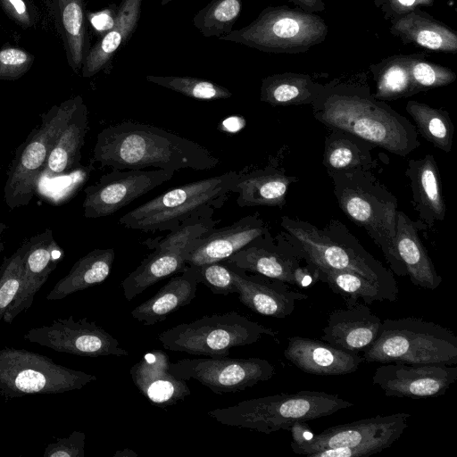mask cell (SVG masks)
<instances>
[{"label": "cell", "mask_w": 457, "mask_h": 457, "mask_svg": "<svg viewBox=\"0 0 457 457\" xmlns=\"http://www.w3.org/2000/svg\"><path fill=\"white\" fill-rule=\"evenodd\" d=\"M410 72L417 94L450 85L457 79L453 71L427 61L423 54H412Z\"/></svg>", "instance_id": "40"}, {"label": "cell", "mask_w": 457, "mask_h": 457, "mask_svg": "<svg viewBox=\"0 0 457 457\" xmlns=\"http://www.w3.org/2000/svg\"><path fill=\"white\" fill-rule=\"evenodd\" d=\"M333 192L341 211L357 226L363 228L381 249L390 270L407 276L395 245L396 197L367 170L331 172Z\"/></svg>", "instance_id": "4"}, {"label": "cell", "mask_w": 457, "mask_h": 457, "mask_svg": "<svg viewBox=\"0 0 457 457\" xmlns=\"http://www.w3.org/2000/svg\"><path fill=\"white\" fill-rule=\"evenodd\" d=\"M383 320L365 303L328 313L321 340L351 353L364 352L379 336Z\"/></svg>", "instance_id": "21"}, {"label": "cell", "mask_w": 457, "mask_h": 457, "mask_svg": "<svg viewBox=\"0 0 457 457\" xmlns=\"http://www.w3.org/2000/svg\"><path fill=\"white\" fill-rule=\"evenodd\" d=\"M428 229L420 220H412L402 211L396 212L395 245L397 255L411 282L435 290L443 281L425 248L419 232Z\"/></svg>", "instance_id": "24"}, {"label": "cell", "mask_w": 457, "mask_h": 457, "mask_svg": "<svg viewBox=\"0 0 457 457\" xmlns=\"http://www.w3.org/2000/svg\"><path fill=\"white\" fill-rule=\"evenodd\" d=\"M376 146L352 133L341 129H330L324 141L322 164L327 173L372 170L378 166L374 156Z\"/></svg>", "instance_id": "31"}, {"label": "cell", "mask_w": 457, "mask_h": 457, "mask_svg": "<svg viewBox=\"0 0 457 457\" xmlns=\"http://www.w3.org/2000/svg\"><path fill=\"white\" fill-rule=\"evenodd\" d=\"M284 356L302 371L320 376L350 374L364 361L358 353L337 348L323 340L300 336L288 338Z\"/></svg>", "instance_id": "22"}, {"label": "cell", "mask_w": 457, "mask_h": 457, "mask_svg": "<svg viewBox=\"0 0 457 457\" xmlns=\"http://www.w3.org/2000/svg\"><path fill=\"white\" fill-rule=\"evenodd\" d=\"M323 86L307 74L277 73L262 79L260 99L272 106L312 104Z\"/></svg>", "instance_id": "34"}, {"label": "cell", "mask_w": 457, "mask_h": 457, "mask_svg": "<svg viewBox=\"0 0 457 457\" xmlns=\"http://www.w3.org/2000/svg\"><path fill=\"white\" fill-rule=\"evenodd\" d=\"M436 0H373L385 19H394L411 11L421 9L422 6H433Z\"/></svg>", "instance_id": "46"}, {"label": "cell", "mask_w": 457, "mask_h": 457, "mask_svg": "<svg viewBox=\"0 0 457 457\" xmlns=\"http://www.w3.org/2000/svg\"><path fill=\"white\" fill-rule=\"evenodd\" d=\"M457 378V367L444 364L382 363L372 382L386 396L422 399L445 394Z\"/></svg>", "instance_id": "16"}, {"label": "cell", "mask_w": 457, "mask_h": 457, "mask_svg": "<svg viewBox=\"0 0 457 457\" xmlns=\"http://www.w3.org/2000/svg\"><path fill=\"white\" fill-rule=\"evenodd\" d=\"M170 362L164 352L154 350L146 353L129 370L139 392L151 403L161 407L176 404L191 394L186 380L170 372Z\"/></svg>", "instance_id": "23"}, {"label": "cell", "mask_w": 457, "mask_h": 457, "mask_svg": "<svg viewBox=\"0 0 457 457\" xmlns=\"http://www.w3.org/2000/svg\"><path fill=\"white\" fill-rule=\"evenodd\" d=\"M23 338L60 353L82 357L127 356L119 341L95 321L78 320L73 315L57 319L50 326L33 328Z\"/></svg>", "instance_id": "15"}, {"label": "cell", "mask_w": 457, "mask_h": 457, "mask_svg": "<svg viewBox=\"0 0 457 457\" xmlns=\"http://www.w3.org/2000/svg\"><path fill=\"white\" fill-rule=\"evenodd\" d=\"M238 177L230 170L172 187L122 215L119 223L146 233L169 232L195 215L220 209Z\"/></svg>", "instance_id": "6"}, {"label": "cell", "mask_w": 457, "mask_h": 457, "mask_svg": "<svg viewBox=\"0 0 457 457\" xmlns=\"http://www.w3.org/2000/svg\"><path fill=\"white\" fill-rule=\"evenodd\" d=\"M316 270L318 281L327 284L335 294L342 296L346 307L356 304L359 300H362L365 304H371L374 302H395L397 299V296L359 274L326 269Z\"/></svg>", "instance_id": "36"}, {"label": "cell", "mask_w": 457, "mask_h": 457, "mask_svg": "<svg viewBox=\"0 0 457 457\" xmlns=\"http://www.w3.org/2000/svg\"><path fill=\"white\" fill-rule=\"evenodd\" d=\"M87 19L90 21L95 29L99 32H107L114 23V17L112 16V12H110L109 9L87 13Z\"/></svg>", "instance_id": "47"}, {"label": "cell", "mask_w": 457, "mask_h": 457, "mask_svg": "<svg viewBox=\"0 0 457 457\" xmlns=\"http://www.w3.org/2000/svg\"><path fill=\"white\" fill-rule=\"evenodd\" d=\"M405 110L413 119L417 132L423 138L446 154L451 152L454 126L446 110L416 100L408 101Z\"/></svg>", "instance_id": "37"}, {"label": "cell", "mask_w": 457, "mask_h": 457, "mask_svg": "<svg viewBox=\"0 0 457 457\" xmlns=\"http://www.w3.org/2000/svg\"><path fill=\"white\" fill-rule=\"evenodd\" d=\"M146 80L198 100L229 98L232 93L226 87L203 79L188 76H146Z\"/></svg>", "instance_id": "39"}, {"label": "cell", "mask_w": 457, "mask_h": 457, "mask_svg": "<svg viewBox=\"0 0 457 457\" xmlns=\"http://www.w3.org/2000/svg\"><path fill=\"white\" fill-rule=\"evenodd\" d=\"M196 268L198 280L213 294L227 295L237 293L231 269L225 262L206 263Z\"/></svg>", "instance_id": "42"}, {"label": "cell", "mask_w": 457, "mask_h": 457, "mask_svg": "<svg viewBox=\"0 0 457 457\" xmlns=\"http://www.w3.org/2000/svg\"><path fill=\"white\" fill-rule=\"evenodd\" d=\"M88 128L87 108L81 98L55 140L42 174L50 178L80 168L81 148Z\"/></svg>", "instance_id": "32"}, {"label": "cell", "mask_w": 457, "mask_h": 457, "mask_svg": "<svg viewBox=\"0 0 457 457\" xmlns=\"http://www.w3.org/2000/svg\"><path fill=\"white\" fill-rule=\"evenodd\" d=\"M328 27L320 16L288 6H269L249 25L219 37L259 51L299 54L322 43Z\"/></svg>", "instance_id": "8"}, {"label": "cell", "mask_w": 457, "mask_h": 457, "mask_svg": "<svg viewBox=\"0 0 457 457\" xmlns=\"http://www.w3.org/2000/svg\"><path fill=\"white\" fill-rule=\"evenodd\" d=\"M294 3L299 9L315 13L325 10V3L323 0H288Z\"/></svg>", "instance_id": "48"}, {"label": "cell", "mask_w": 457, "mask_h": 457, "mask_svg": "<svg viewBox=\"0 0 457 457\" xmlns=\"http://www.w3.org/2000/svg\"><path fill=\"white\" fill-rule=\"evenodd\" d=\"M224 262L247 272L297 286V272L303 261L280 233L272 237L267 230Z\"/></svg>", "instance_id": "17"}, {"label": "cell", "mask_w": 457, "mask_h": 457, "mask_svg": "<svg viewBox=\"0 0 457 457\" xmlns=\"http://www.w3.org/2000/svg\"><path fill=\"white\" fill-rule=\"evenodd\" d=\"M171 1H173V0H161V5L163 6V5L167 4L168 3L171 2Z\"/></svg>", "instance_id": "51"}, {"label": "cell", "mask_w": 457, "mask_h": 457, "mask_svg": "<svg viewBox=\"0 0 457 457\" xmlns=\"http://www.w3.org/2000/svg\"><path fill=\"white\" fill-rule=\"evenodd\" d=\"M174 170H113L85 188L84 216L96 219L115 213L135 199L170 180Z\"/></svg>", "instance_id": "14"}, {"label": "cell", "mask_w": 457, "mask_h": 457, "mask_svg": "<svg viewBox=\"0 0 457 457\" xmlns=\"http://www.w3.org/2000/svg\"><path fill=\"white\" fill-rule=\"evenodd\" d=\"M93 162L113 170H208L220 160L204 146L154 125L123 121L101 130Z\"/></svg>", "instance_id": "2"}, {"label": "cell", "mask_w": 457, "mask_h": 457, "mask_svg": "<svg viewBox=\"0 0 457 457\" xmlns=\"http://www.w3.org/2000/svg\"><path fill=\"white\" fill-rule=\"evenodd\" d=\"M405 175L410 179L412 205L419 213V220L428 228L436 221L444 220L446 206L437 162L431 154L420 159L409 160Z\"/></svg>", "instance_id": "25"}, {"label": "cell", "mask_w": 457, "mask_h": 457, "mask_svg": "<svg viewBox=\"0 0 457 457\" xmlns=\"http://www.w3.org/2000/svg\"><path fill=\"white\" fill-rule=\"evenodd\" d=\"M81 98L76 96L52 106L42 115L40 125L16 149L4 188L5 204L11 210L31 201L50 151Z\"/></svg>", "instance_id": "11"}, {"label": "cell", "mask_w": 457, "mask_h": 457, "mask_svg": "<svg viewBox=\"0 0 457 457\" xmlns=\"http://www.w3.org/2000/svg\"><path fill=\"white\" fill-rule=\"evenodd\" d=\"M7 226L4 222H0V254L3 252L4 245L3 242V234L6 229Z\"/></svg>", "instance_id": "50"}, {"label": "cell", "mask_w": 457, "mask_h": 457, "mask_svg": "<svg viewBox=\"0 0 457 457\" xmlns=\"http://www.w3.org/2000/svg\"><path fill=\"white\" fill-rule=\"evenodd\" d=\"M241 9L242 0H212L196 12L193 23L203 36L219 38L233 30Z\"/></svg>", "instance_id": "38"}, {"label": "cell", "mask_w": 457, "mask_h": 457, "mask_svg": "<svg viewBox=\"0 0 457 457\" xmlns=\"http://www.w3.org/2000/svg\"><path fill=\"white\" fill-rule=\"evenodd\" d=\"M23 276L21 288L9 305L4 320L11 323L21 312L28 310L34 296L63 258V250L49 228L33 236L22 245Z\"/></svg>", "instance_id": "18"}, {"label": "cell", "mask_w": 457, "mask_h": 457, "mask_svg": "<svg viewBox=\"0 0 457 457\" xmlns=\"http://www.w3.org/2000/svg\"><path fill=\"white\" fill-rule=\"evenodd\" d=\"M297 177L287 175L284 169L266 167L239 173L233 193L238 194L240 207L270 206L282 208L291 184Z\"/></svg>", "instance_id": "29"}, {"label": "cell", "mask_w": 457, "mask_h": 457, "mask_svg": "<svg viewBox=\"0 0 457 457\" xmlns=\"http://www.w3.org/2000/svg\"><path fill=\"white\" fill-rule=\"evenodd\" d=\"M280 226V234L305 263L316 269L359 274L398 296L394 273L370 253L339 220H330L319 228L308 221L282 216Z\"/></svg>", "instance_id": "3"}, {"label": "cell", "mask_w": 457, "mask_h": 457, "mask_svg": "<svg viewBox=\"0 0 457 457\" xmlns=\"http://www.w3.org/2000/svg\"><path fill=\"white\" fill-rule=\"evenodd\" d=\"M412 54H395L371 64L370 70L376 83L373 96L381 101H394L416 95L410 64Z\"/></svg>", "instance_id": "35"}, {"label": "cell", "mask_w": 457, "mask_h": 457, "mask_svg": "<svg viewBox=\"0 0 457 457\" xmlns=\"http://www.w3.org/2000/svg\"><path fill=\"white\" fill-rule=\"evenodd\" d=\"M47 5L62 37L68 64L78 73L90 49L86 0H48Z\"/></svg>", "instance_id": "28"}, {"label": "cell", "mask_w": 457, "mask_h": 457, "mask_svg": "<svg viewBox=\"0 0 457 457\" xmlns=\"http://www.w3.org/2000/svg\"><path fill=\"white\" fill-rule=\"evenodd\" d=\"M4 12L18 26L24 29L36 25L37 9L30 0H0Z\"/></svg>", "instance_id": "44"}, {"label": "cell", "mask_w": 457, "mask_h": 457, "mask_svg": "<svg viewBox=\"0 0 457 457\" xmlns=\"http://www.w3.org/2000/svg\"><path fill=\"white\" fill-rule=\"evenodd\" d=\"M35 56L27 50L5 45L0 48V79L16 80L31 68Z\"/></svg>", "instance_id": "43"}, {"label": "cell", "mask_w": 457, "mask_h": 457, "mask_svg": "<svg viewBox=\"0 0 457 457\" xmlns=\"http://www.w3.org/2000/svg\"><path fill=\"white\" fill-rule=\"evenodd\" d=\"M362 357L368 363L455 365L457 337L451 329L420 318L386 319Z\"/></svg>", "instance_id": "7"}, {"label": "cell", "mask_w": 457, "mask_h": 457, "mask_svg": "<svg viewBox=\"0 0 457 457\" xmlns=\"http://www.w3.org/2000/svg\"><path fill=\"white\" fill-rule=\"evenodd\" d=\"M267 230L268 227L257 213L245 216L228 226L215 227L196 240L187 254V265L224 261Z\"/></svg>", "instance_id": "20"}, {"label": "cell", "mask_w": 457, "mask_h": 457, "mask_svg": "<svg viewBox=\"0 0 457 457\" xmlns=\"http://www.w3.org/2000/svg\"><path fill=\"white\" fill-rule=\"evenodd\" d=\"M410 418L406 412L376 415L329 427L308 440L291 442L290 446L308 457H368L398 440Z\"/></svg>", "instance_id": "10"}, {"label": "cell", "mask_w": 457, "mask_h": 457, "mask_svg": "<svg viewBox=\"0 0 457 457\" xmlns=\"http://www.w3.org/2000/svg\"><path fill=\"white\" fill-rule=\"evenodd\" d=\"M169 368L177 378L195 379L217 395L245 390L270 379L275 374L273 364L258 357L185 358L170 362Z\"/></svg>", "instance_id": "13"}, {"label": "cell", "mask_w": 457, "mask_h": 457, "mask_svg": "<svg viewBox=\"0 0 457 457\" xmlns=\"http://www.w3.org/2000/svg\"><path fill=\"white\" fill-rule=\"evenodd\" d=\"M114 457H137V453L130 449H123L117 451L114 453Z\"/></svg>", "instance_id": "49"}, {"label": "cell", "mask_w": 457, "mask_h": 457, "mask_svg": "<svg viewBox=\"0 0 457 457\" xmlns=\"http://www.w3.org/2000/svg\"><path fill=\"white\" fill-rule=\"evenodd\" d=\"M23 248L21 246L0 267V320L18 295L22 284Z\"/></svg>", "instance_id": "41"}, {"label": "cell", "mask_w": 457, "mask_h": 457, "mask_svg": "<svg viewBox=\"0 0 457 457\" xmlns=\"http://www.w3.org/2000/svg\"><path fill=\"white\" fill-rule=\"evenodd\" d=\"M314 119L329 129H341L376 147L405 157L420 145L415 126L367 85L334 79L324 84L311 104Z\"/></svg>", "instance_id": "1"}, {"label": "cell", "mask_w": 457, "mask_h": 457, "mask_svg": "<svg viewBox=\"0 0 457 457\" xmlns=\"http://www.w3.org/2000/svg\"><path fill=\"white\" fill-rule=\"evenodd\" d=\"M278 332L237 312L205 315L179 324L158 335L166 350L201 356H227L229 350L258 342Z\"/></svg>", "instance_id": "9"}, {"label": "cell", "mask_w": 457, "mask_h": 457, "mask_svg": "<svg viewBox=\"0 0 457 457\" xmlns=\"http://www.w3.org/2000/svg\"><path fill=\"white\" fill-rule=\"evenodd\" d=\"M353 405L338 395L304 390L244 400L232 406L210 411L208 415L226 426L268 435L288 430L295 422L330 416Z\"/></svg>", "instance_id": "5"}, {"label": "cell", "mask_w": 457, "mask_h": 457, "mask_svg": "<svg viewBox=\"0 0 457 457\" xmlns=\"http://www.w3.org/2000/svg\"><path fill=\"white\" fill-rule=\"evenodd\" d=\"M199 283L196 268L187 265L154 296L133 309L132 318L147 326L163 321L170 314L195 298Z\"/></svg>", "instance_id": "27"}, {"label": "cell", "mask_w": 457, "mask_h": 457, "mask_svg": "<svg viewBox=\"0 0 457 457\" xmlns=\"http://www.w3.org/2000/svg\"><path fill=\"white\" fill-rule=\"evenodd\" d=\"M86 435L73 431L67 437L57 438L45 448L43 457H84Z\"/></svg>", "instance_id": "45"}, {"label": "cell", "mask_w": 457, "mask_h": 457, "mask_svg": "<svg viewBox=\"0 0 457 457\" xmlns=\"http://www.w3.org/2000/svg\"><path fill=\"white\" fill-rule=\"evenodd\" d=\"M114 256L113 248H97L87 253L54 285L46 300H62L69 295L104 282L111 273Z\"/></svg>", "instance_id": "33"}, {"label": "cell", "mask_w": 457, "mask_h": 457, "mask_svg": "<svg viewBox=\"0 0 457 457\" xmlns=\"http://www.w3.org/2000/svg\"><path fill=\"white\" fill-rule=\"evenodd\" d=\"M227 264L231 269L240 303L260 315L284 319L293 313L297 301L308 298L307 295L281 280L258 273L248 274L235 265Z\"/></svg>", "instance_id": "19"}, {"label": "cell", "mask_w": 457, "mask_h": 457, "mask_svg": "<svg viewBox=\"0 0 457 457\" xmlns=\"http://www.w3.org/2000/svg\"><path fill=\"white\" fill-rule=\"evenodd\" d=\"M142 1L121 0L113 26L87 52L81 69L83 78H90L105 69L114 54L131 37L140 19Z\"/></svg>", "instance_id": "30"}, {"label": "cell", "mask_w": 457, "mask_h": 457, "mask_svg": "<svg viewBox=\"0 0 457 457\" xmlns=\"http://www.w3.org/2000/svg\"><path fill=\"white\" fill-rule=\"evenodd\" d=\"M96 379L26 349H0V395L8 399L78 390Z\"/></svg>", "instance_id": "12"}, {"label": "cell", "mask_w": 457, "mask_h": 457, "mask_svg": "<svg viewBox=\"0 0 457 457\" xmlns=\"http://www.w3.org/2000/svg\"><path fill=\"white\" fill-rule=\"evenodd\" d=\"M390 22V33L403 44L431 52L457 53L456 32L421 9L404 13Z\"/></svg>", "instance_id": "26"}]
</instances>
